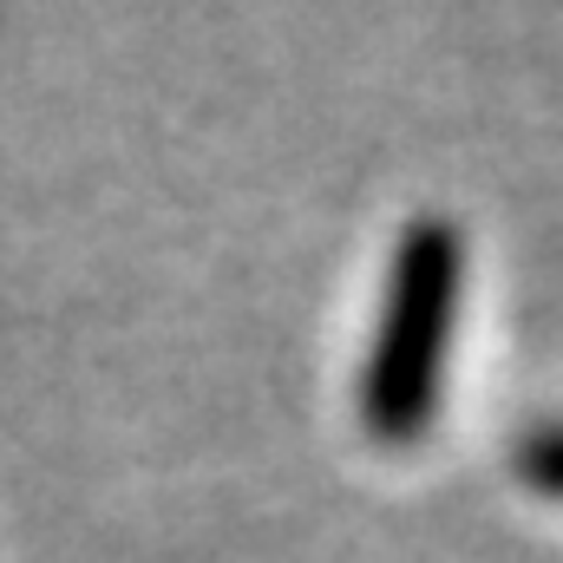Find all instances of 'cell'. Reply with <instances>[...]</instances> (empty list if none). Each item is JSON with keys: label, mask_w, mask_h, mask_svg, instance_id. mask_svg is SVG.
Returning a JSON list of instances; mask_svg holds the SVG:
<instances>
[{"label": "cell", "mask_w": 563, "mask_h": 563, "mask_svg": "<svg viewBox=\"0 0 563 563\" xmlns=\"http://www.w3.org/2000/svg\"><path fill=\"white\" fill-rule=\"evenodd\" d=\"M465 295V236L445 217H420L394 236V263L380 288V321L361 374V420L380 445H413L445 380V347Z\"/></svg>", "instance_id": "cell-1"}, {"label": "cell", "mask_w": 563, "mask_h": 563, "mask_svg": "<svg viewBox=\"0 0 563 563\" xmlns=\"http://www.w3.org/2000/svg\"><path fill=\"white\" fill-rule=\"evenodd\" d=\"M518 472L525 485H538L544 498H563V426H544L518 445Z\"/></svg>", "instance_id": "cell-2"}]
</instances>
